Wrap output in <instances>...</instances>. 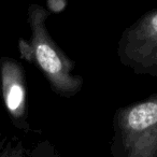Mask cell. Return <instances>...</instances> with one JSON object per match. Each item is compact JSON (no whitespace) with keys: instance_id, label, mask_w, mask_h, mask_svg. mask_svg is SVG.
Returning <instances> with one entry per match:
<instances>
[{"instance_id":"obj_1","label":"cell","mask_w":157,"mask_h":157,"mask_svg":"<svg viewBox=\"0 0 157 157\" xmlns=\"http://www.w3.org/2000/svg\"><path fill=\"white\" fill-rule=\"evenodd\" d=\"M113 157H157V93L116 110Z\"/></svg>"},{"instance_id":"obj_5","label":"cell","mask_w":157,"mask_h":157,"mask_svg":"<svg viewBox=\"0 0 157 157\" xmlns=\"http://www.w3.org/2000/svg\"><path fill=\"white\" fill-rule=\"evenodd\" d=\"M55 1H56V3L53 2L52 0H50V1H48V3H50L51 9L55 10V11H60V10H63V8H65V6H60V5H58V2H60V1H63V0H55Z\"/></svg>"},{"instance_id":"obj_2","label":"cell","mask_w":157,"mask_h":157,"mask_svg":"<svg viewBox=\"0 0 157 157\" xmlns=\"http://www.w3.org/2000/svg\"><path fill=\"white\" fill-rule=\"evenodd\" d=\"M48 14L38 9L33 15L35 25L36 60L40 66L54 92L63 97H73L83 87V78L73 73L74 63L51 39L44 27Z\"/></svg>"},{"instance_id":"obj_3","label":"cell","mask_w":157,"mask_h":157,"mask_svg":"<svg viewBox=\"0 0 157 157\" xmlns=\"http://www.w3.org/2000/svg\"><path fill=\"white\" fill-rule=\"evenodd\" d=\"M117 56L135 74L157 76V9L141 15L123 31Z\"/></svg>"},{"instance_id":"obj_6","label":"cell","mask_w":157,"mask_h":157,"mask_svg":"<svg viewBox=\"0 0 157 157\" xmlns=\"http://www.w3.org/2000/svg\"><path fill=\"white\" fill-rule=\"evenodd\" d=\"M52 157H55V154H54V155H53V156H52Z\"/></svg>"},{"instance_id":"obj_4","label":"cell","mask_w":157,"mask_h":157,"mask_svg":"<svg viewBox=\"0 0 157 157\" xmlns=\"http://www.w3.org/2000/svg\"><path fill=\"white\" fill-rule=\"evenodd\" d=\"M24 101V90L20 84L15 83L9 88L7 96V105L12 112L20 109Z\"/></svg>"}]
</instances>
